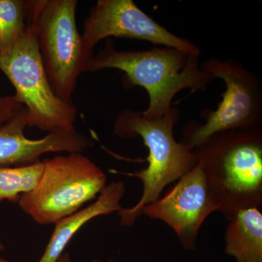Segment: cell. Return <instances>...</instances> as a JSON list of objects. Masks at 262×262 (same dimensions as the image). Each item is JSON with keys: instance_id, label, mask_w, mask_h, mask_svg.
I'll list each match as a JSON object with an SVG mask.
<instances>
[{"instance_id": "obj_10", "label": "cell", "mask_w": 262, "mask_h": 262, "mask_svg": "<svg viewBox=\"0 0 262 262\" xmlns=\"http://www.w3.org/2000/svg\"><path fill=\"white\" fill-rule=\"evenodd\" d=\"M27 127L29 116L25 106L13 118L0 124V167L29 165L47 153H82L95 145L94 140L76 129L55 131L42 139H31L24 134Z\"/></svg>"}, {"instance_id": "obj_7", "label": "cell", "mask_w": 262, "mask_h": 262, "mask_svg": "<svg viewBox=\"0 0 262 262\" xmlns=\"http://www.w3.org/2000/svg\"><path fill=\"white\" fill-rule=\"evenodd\" d=\"M202 70L225 82L226 90L215 110L205 108V122L189 121L182 129L180 142L190 151L221 131L262 127V82L259 75L238 61L210 58Z\"/></svg>"}, {"instance_id": "obj_1", "label": "cell", "mask_w": 262, "mask_h": 262, "mask_svg": "<svg viewBox=\"0 0 262 262\" xmlns=\"http://www.w3.org/2000/svg\"><path fill=\"white\" fill-rule=\"evenodd\" d=\"M201 55L176 48L155 47L145 51H117L113 40L93 57L87 72L115 69L125 74L124 84L145 89L149 104L143 116L161 118L172 108L176 95L184 89L205 92L214 80L200 66Z\"/></svg>"}, {"instance_id": "obj_5", "label": "cell", "mask_w": 262, "mask_h": 262, "mask_svg": "<svg viewBox=\"0 0 262 262\" xmlns=\"http://www.w3.org/2000/svg\"><path fill=\"white\" fill-rule=\"evenodd\" d=\"M42 162L37 185L18 202L20 209L39 225H55L96 200L107 186L104 171L82 153H67Z\"/></svg>"}, {"instance_id": "obj_6", "label": "cell", "mask_w": 262, "mask_h": 262, "mask_svg": "<svg viewBox=\"0 0 262 262\" xmlns=\"http://www.w3.org/2000/svg\"><path fill=\"white\" fill-rule=\"evenodd\" d=\"M0 70L28 111L29 127L48 134L75 129L77 107L56 96L43 67L31 17L30 1L25 32L11 47L0 51Z\"/></svg>"}, {"instance_id": "obj_2", "label": "cell", "mask_w": 262, "mask_h": 262, "mask_svg": "<svg viewBox=\"0 0 262 262\" xmlns=\"http://www.w3.org/2000/svg\"><path fill=\"white\" fill-rule=\"evenodd\" d=\"M212 201L229 221L262 204V127L221 131L194 149Z\"/></svg>"}, {"instance_id": "obj_16", "label": "cell", "mask_w": 262, "mask_h": 262, "mask_svg": "<svg viewBox=\"0 0 262 262\" xmlns=\"http://www.w3.org/2000/svg\"><path fill=\"white\" fill-rule=\"evenodd\" d=\"M57 262H76L71 257L70 253L64 252L60 256Z\"/></svg>"}, {"instance_id": "obj_9", "label": "cell", "mask_w": 262, "mask_h": 262, "mask_svg": "<svg viewBox=\"0 0 262 262\" xmlns=\"http://www.w3.org/2000/svg\"><path fill=\"white\" fill-rule=\"evenodd\" d=\"M216 211L203 169L196 163L165 195L146 205L141 215L163 222L173 229L183 248L192 251L205 221Z\"/></svg>"}, {"instance_id": "obj_3", "label": "cell", "mask_w": 262, "mask_h": 262, "mask_svg": "<svg viewBox=\"0 0 262 262\" xmlns=\"http://www.w3.org/2000/svg\"><path fill=\"white\" fill-rule=\"evenodd\" d=\"M179 115L178 108L173 107L158 120H148L140 112L128 108L117 115L114 125L115 135L125 139L141 138L149 151L146 168L125 173L139 179L143 190L135 206L122 207L117 212L122 227H133L146 205L158 200L167 186L178 181L198 163L194 151L176 140L174 127Z\"/></svg>"}, {"instance_id": "obj_17", "label": "cell", "mask_w": 262, "mask_h": 262, "mask_svg": "<svg viewBox=\"0 0 262 262\" xmlns=\"http://www.w3.org/2000/svg\"><path fill=\"white\" fill-rule=\"evenodd\" d=\"M91 262H117L115 261V260L112 259V258H110V259L108 260H101V259H98V258H95V259H93L92 261Z\"/></svg>"}, {"instance_id": "obj_13", "label": "cell", "mask_w": 262, "mask_h": 262, "mask_svg": "<svg viewBox=\"0 0 262 262\" xmlns=\"http://www.w3.org/2000/svg\"><path fill=\"white\" fill-rule=\"evenodd\" d=\"M42 160L29 165L0 167V203H17L37 185L42 173Z\"/></svg>"}, {"instance_id": "obj_15", "label": "cell", "mask_w": 262, "mask_h": 262, "mask_svg": "<svg viewBox=\"0 0 262 262\" xmlns=\"http://www.w3.org/2000/svg\"><path fill=\"white\" fill-rule=\"evenodd\" d=\"M24 107L16 96H0V124L8 121Z\"/></svg>"}, {"instance_id": "obj_4", "label": "cell", "mask_w": 262, "mask_h": 262, "mask_svg": "<svg viewBox=\"0 0 262 262\" xmlns=\"http://www.w3.org/2000/svg\"><path fill=\"white\" fill-rule=\"evenodd\" d=\"M77 0H31L30 13L43 67L58 98L73 103L81 74L94 55L76 24Z\"/></svg>"}, {"instance_id": "obj_14", "label": "cell", "mask_w": 262, "mask_h": 262, "mask_svg": "<svg viewBox=\"0 0 262 262\" xmlns=\"http://www.w3.org/2000/svg\"><path fill=\"white\" fill-rule=\"evenodd\" d=\"M29 1L0 0V51L11 47L27 28Z\"/></svg>"}, {"instance_id": "obj_8", "label": "cell", "mask_w": 262, "mask_h": 262, "mask_svg": "<svg viewBox=\"0 0 262 262\" xmlns=\"http://www.w3.org/2000/svg\"><path fill=\"white\" fill-rule=\"evenodd\" d=\"M82 36L86 49L92 54L100 41L110 37L147 41L186 53L201 54L194 43L160 25L133 0H98L84 20Z\"/></svg>"}, {"instance_id": "obj_19", "label": "cell", "mask_w": 262, "mask_h": 262, "mask_svg": "<svg viewBox=\"0 0 262 262\" xmlns=\"http://www.w3.org/2000/svg\"><path fill=\"white\" fill-rule=\"evenodd\" d=\"M0 262H10V261H8V259H6V258L0 257Z\"/></svg>"}, {"instance_id": "obj_18", "label": "cell", "mask_w": 262, "mask_h": 262, "mask_svg": "<svg viewBox=\"0 0 262 262\" xmlns=\"http://www.w3.org/2000/svg\"><path fill=\"white\" fill-rule=\"evenodd\" d=\"M4 248V246H3V241H2L1 237H0V250H3Z\"/></svg>"}, {"instance_id": "obj_11", "label": "cell", "mask_w": 262, "mask_h": 262, "mask_svg": "<svg viewBox=\"0 0 262 262\" xmlns=\"http://www.w3.org/2000/svg\"><path fill=\"white\" fill-rule=\"evenodd\" d=\"M125 192V183H110L89 206L57 222L46 249L37 262H57L70 241L86 224L96 217L112 214L122 208L120 202Z\"/></svg>"}, {"instance_id": "obj_12", "label": "cell", "mask_w": 262, "mask_h": 262, "mask_svg": "<svg viewBox=\"0 0 262 262\" xmlns=\"http://www.w3.org/2000/svg\"><path fill=\"white\" fill-rule=\"evenodd\" d=\"M225 252L236 262H262V213L248 208L229 221L225 234Z\"/></svg>"}]
</instances>
